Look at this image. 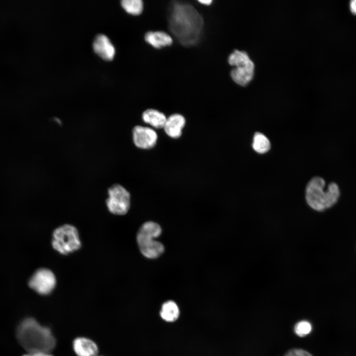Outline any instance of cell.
I'll return each instance as SVG.
<instances>
[{
	"label": "cell",
	"instance_id": "6da1fadb",
	"mask_svg": "<svg viewBox=\"0 0 356 356\" xmlns=\"http://www.w3.org/2000/svg\"><path fill=\"white\" fill-rule=\"evenodd\" d=\"M204 21L198 11L190 4L174 1L170 7L168 26L172 34L182 45L197 44L203 31Z\"/></svg>",
	"mask_w": 356,
	"mask_h": 356
},
{
	"label": "cell",
	"instance_id": "7a4b0ae2",
	"mask_svg": "<svg viewBox=\"0 0 356 356\" xmlns=\"http://www.w3.org/2000/svg\"><path fill=\"white\" fill-rule=\"evenodd\" d=\"M16 336L20 344L29 353H50L56 345L50 329L42 326L33 318H26L20 323Z\"/></svg>",
	"mask_w": 356,
	"mask_h": 356
},
{
	"label": "cell",
	"instance_id": "3957f363",
	"mask_svg": "<svg viewBox=\"0 0 356 356\" xmlns=\"http://www.w3.org/2000/svg\"><path fill=\"white\" fill-rule=\"evenodd\" d=\"M340 196L338 185L330 183L325 187L324 180L320 177H314L308 182L305 191V199L308 205L317 212L324 211L337 202Z\"/></svg>",
	"mask_w": 356,
	"mask_h": 356
},
{
	"label": "cell",
	"instance_id": "277c9868",
	"mask_svg": "<svg viewBox=\"0 0 356 356\" xmlns=\"http://www.w3.org/2000/svg\"><path fill=\"white\" fill-rule=\"evenodd\" d=\"M161 232L160 226L153 222H146L139 228L136 241L140 252L145 257L155 259L163 253V245L154 239L159 236Z\"/></svg>",
	"mask_w": 356,
	"mask_h": 356
},
{
	"label": "cell",
	"instance_id": "5b68a950",
	"mask_svg": "<svg viewBox=\"0 0 356 356\" xmlns=\"http://www.w3.org/2000/svg\"><path fill=\"white\" fill-rule=\"evenodd\" d=\"M51 245L59 253L66 255L80 249L82 246L78 231L74 226L66 224L54 229Z\"/></svg>",
	"mask_w": 356,
	"mask_h": 356
},
{
	"label": "cell",
	"instance_id": "8992f818",
	"mask_svg": "<svg viewBox=\"0 0 356 356\" xmlns=\"http://www.w3.org/2000/svg\"><path fill=\"white\" fill-rule=\"evenodd\" d=\"M228 63L235 66L230 75L232 80L240 86H246L252 79L254 75V64L245 51L234 50L230 54Z\"/></svg>",
	"mask_w": 356,
	"mask_h": 356
},
{
	"label": "cell",
	"instance_id": "52a82bcc",
	"mask_svg": "<svg viewBox=\"0 0 356 356\" xmlns=\"http://www.w3.org/2000/svg\"><path fill=\"white\" fill-rule=\"evenodd\" d=\"M107 193L105 202L108 211L116 215L127 214L131 205L129 192L122 185L114 184L108 189Z\"/></svg>",
	"mask_w": 356,
	"mask_h": 356
},
{
	"label": "cell",
	"instance_id": "ba28073f",
	"mask_svg": "<svg viewBox=\"0 0 356 356\" xmlns=\"http://www.w3.org/2000/svg\"><path fill=\"white\" fill-rule=\"evenodd\" d=\"M29 287L42 295H48L54 289L56 279L54 273L47 268H40L32 275L29 281Z\"/></svg>",
	"mask_w": 356,
	"mask_h": 356
},
{
	"label": "cell",
	"instance_id": "9c48e42d",
	"mask_svg": "<svg viewBox=\"0 0 356 356\" xmlns=\"http://www.w3.org/2000/svg\"><path fill=\"white\" fill-rule=\"evenodd\" d=\"M132 134L134 145L143 149L153 147L158 139L157 134L153 129L141 126H135L133 129Z\"/></svg>",
	"mask_w": 356,
	"mask_h": 356
},
{
	"label": "cell",
	"instance_id": "30bf717a",
	"mask_svg": "<svg viewBox=\"0 0 356 356\" xmlns=\"http://www.w3.org/2000/svg\"><path fill=\"white\" fill-rule=\"evenodd\" d=\"M93 47L95 52L105 60H112L115 54L114 45L109 38L103 34H99L95 37Z\"/></svg>",
	"mask_w": 356,
	"mask_h": 356
},
{
	"label": "cell",
	"instance_id": "8fae6325",
	"mask_svg": "<svg viewBox=\"0 0 356 356\" xmlns=\"http://www.w3.org/2000/svg\"><path fill=\"white\" fill-rule=\"evenodd\" d=\"M185 123V118L182 115L174 114L167 118L163 128L168 136L173 138H178L182 134Z\"/></svg>",
	"mask_w": 356,
	"mask_h": 356
},
{
	"label": "cell",
	"instance_id": "7c38bea8",
	"mask_svg": "<svg viewBox=\"0 0 356 356\" xmlns=\"http://www.w3.org/2000/svg\"><path fill=\"white\" fill-rule=\"evenodd\" d=\"M73 348L78 356H97L98 349L91 340L85 337H78L73 342Z\"/></svg>",
	"mask_w": 356,
	"mask_h": 356
},
{
	"label": "cell",
	"instance_id": "4fadbf2b",
	"mask_svg": "<svg viewBox=\"0 0 356 356\" xmlns=\"http://www.w3.org/2000/svg\"><path fill=\"white\" fill-rule=\"evenodd\" d=\"M145 41L153 47L160 48L173 43L172 37L164 31H149L145 35Z\"/></svg>",
	"mask_w": 356,
	"mask_h": 356
},
{
	"label": "cell",
	"instance_id": "5bb4252c",
	"mask_svg": "<svg viewBox=\"0 0 356 356\" xmlns=\"http://www.w3.org/2000/svg\"><path fill=\"white\" fill-rule=\"evenodd\" d=\"M142 118L145 123L156 129L163 128L167 120L163 113L154 109L144 111Z\"/></svg>",
	"mask_w": 356,
	"mask_h": 356
},
{
	"label": "cell",
	"instance_id": "9a60e30c",
	"mask_svg": "<svg viewBox=\"0 0 356 356\" xmlns=\"http://www.w3.org/2000/svg\"><path fill=\"white\" fill-rule=\"evenodd\" d=\"M161 318L167 322H174L178 317L179 311L177 304L173 301L165 302L160 312Z\"/></svg>",
	"mask_w": 356,
	"mask_h": 356
},
{
	"label": "cell",
	"instance_id": "2e32d148",
	"mask_svg": "<svg viewBox=\"0 0 356 356\" xmlns=\"http://www.w3.org/2000/svg\"><path fill=\"white\" fill-rule=\"evenodd\" d=\"M252 147L257 152L263 154L269 150L270 143L266 135L261 133L257 132L254 135Z\"/></svg>",
	"mask_w": 356,
	"mask_h": 356
},
{
	"label": "cell",
	"instance_id": "e0dca14e",
	"mask_svg": "<svg viewBox=\"0 0 356 356\" xmlns=\"http://www.w3.org/2000/svg\"><path fill=\"white\" fill-rule=\"evenodd\" d=\"M121 5L127 12L133 15L140 14L143 8L141 0H123L121 1Z\"/></svg>",
	"mask_w": 356,
	"mask_h": 356
},
{
	"label": "cell",
	"instance_id": "ac0fdd59",
	"mask_svg": "<svg viewBox=\"0 0 356 356\" xmlns=\"http://www.w3.org/2000/svg\"><path fill=\"white\" fill-rule=\"evenodd\" d=\"M294 330L298 336L303 337L311 332L312 326L308 321L301 320L295 325Z\"/></svg>",
	"mask_w": 356,
	"mask_h": 356
},
{
	"label": "cell",
	"instance_id": "d6986e66",
	"mask_svg": "<svg viewBox=\"0 0 356 356\" xmlns=\"http://www.w3.org/2000/svg\"><path fill=\"white\" fill-rule=\"evenodd\" d=\"M283 356H313L309 352L301 348H292L287 351Z\"/></svg>",
	"mask_w": 356,
	"mask_h": 356
},
{
	"label": "cell",
	"instance_id": "ffe728a7",
	"mask_svg": "<svg viewBox=\"0 0 356 356\" xmlns=\"http://www.w3.org/2000/svg\"><path fill=\"white\" fill-rule=\"evenodd\" d=\"M23 356H53L49 353L38 352L34 353H29L28 354Z\"/></svg>",
	"mask_w": 356,
	"mask_h": 356
},
{
	"label": "cell",
	"instance_id": "44dd1931",
	"mask_svg": "<svg viewBox=\"0 0 356 356\" xmlns=\"http://www.w3.org/2000/svg\"><path fill=\"white\" fill-rule=\"evenodd\" d=\"M350 9L351 11L356 14V0H353L350 2Z\"/></svg>",
	"mask_w": 356,
	"mask_h": 356
},
{
	"label": "cell",
	"instance_id": "7402d4cb",
	"mask_svg": "<svg viewBox=\"0 0 356 356\" xmlns=\"http://www.w3.org/2000/svg\"><path fill=\"white\" fill-rule=\"evenodd\" d=\"M200 3L205 5H210L212 2V0H200L198 1Z\"/></svg>",
	"mask_w": 356,
	"mask_h": 356
}]
</instances>
